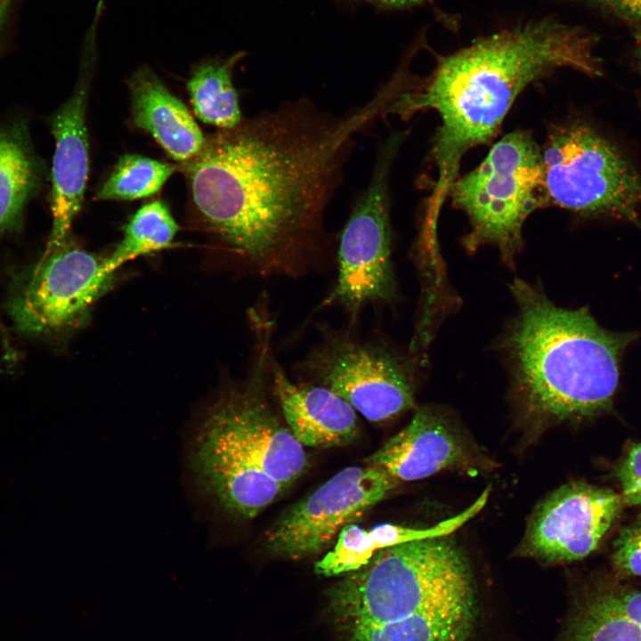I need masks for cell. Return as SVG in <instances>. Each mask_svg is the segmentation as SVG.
Returning <instances> with one entry per match:
<instances>
[{"label": "cell", "instance_id": "obj_4", "mask_svg": "<svg viewBox=\"0 0 641 641\" xmlns=\"http://www.w3.org/2000/svg\"><path fill=\"white\" fill-rule=\"evenodd\" d=\"M255 339L246 381L223 393L192 442L190 464L202 491L229 504L266 495L275 480L291 485L308 465L304 446L273 410L268 392L274 357V320L266 298L249 312Z\"/></svg>", "mask_w": 641, "mask_h": 641}, {"label": "cell", "instance_id": "obj_5", "mask_svg": "<svg viewBox=\"0 0 641 641\" xmlns=\"http://www.w3.org/2000/svg\"><path fill=\"white\" fill-rule=\"evenodd\" d=\"M473 595L467 560L449 535L381 549L329 591L349 626L396 621Z\"/></svg>", "mask_w": 641, "mask_h": 641}, {"label": "cell", "instance_id": "obj_29", "mask_svg": "<svg viewBox=\"0 0 641 641\" xmlns=\"http://www.w3.org/2000/svg\"><path fill=\"white\" fill-rule=\"evenodd\" d=\"M12 0H0V31L4 24Z\"/></svg>", "mask_w": 641, "mask_h": 641}, {"label": "cell", "instance_id": "obj_24", "mask_svg": "<svg viewBox=\"0 0 641 641\" xmlns=\"http://www.w3.org/2000/svg\"><path fill=\"white\" fill-rule=\"evenodd\" d=\"M585 599L641 625V591L601 577L582 592Z\"/></svg>", "mask_w": 641, "mask_h": 641}, {"label": "cell", "instance_id": "obj_22", "mask_svg": "<svg viewBox=\"0 0 641 641\" xmlns=\"http://www.w3.org/2000/svg\"><path fill=\"white\" fill-rule=\"evenodd\" d=\"M177 167L137 154L122 156L96 193L99 200H134L157 193Z\"/></svg>", "mask_w": 641, "mask_h": 641}, {"label": "cell", "instance_id": "obj_27", "mask_svg": "<svg viewBox=\"0 0 641 641\" xmlns=\"http://www.w3.org/2000/svg\"><path fill=\"white\" fill-rule=\"evenodd\" d=\"M606 12L619 19L641 24V0H574Z\"/></svg>", "mask_w": 641, "mask_h": 641}, {"label": "cell", "instance_id": "obj_17", "mask_svg": "<svg viewBox=\"0 0 641 641\" xmlns=\"http://www.w3.org/2000/svg\"><path fill=\"white\" fill-rule=\"evenodd\" d=\"M46 165L35 150L28 120H0V239L20 230L25 210L40 192Z\"/></svg>", "mask_w": 641, "mask_h": 641}, {"label": "cell", "instance_id": "obj_14", "mask_svg": "<svg viewBox=\"0 0 641 641\" xmlns=\"http://www.w3.org/2000/svg\"><path fill=\"white\" fill-rule=\"evenodd\" d=\"M365 462L381 467L399 482L416 481L443 470L476 471L475 458L442 415L416 410L410 423Z\"/></svg>", "mask_w": 641, "mask_h": 641}, {"label": "cell", "instance_id": "obj_16", "mask_svg": "<svg viewBox=\"0 0 641 641\" xmlns=\"http://www.w3.org/2000/svg\"><path fill=\"white\" fill-rule=\"evenodd\" d=\"M127 85L134 124L172 158L184 163L202 150L206 137L190 111L149 68L136 70Z\"/></svg>", "mask_w": 641, "mask_h": 641}, {"label": "cell", "instance_id": "obj_10", "mask_svg": "<svg viewBox=\"0 0 641 641\" xmlns=\"http://www.w3.org/2000/svg\"><path fill=\"white\" fill-rule=\"evenodd\" d=\"M320 340L299 364L313 385L326 387L373 422L415 404V384L406 361L384 342L349 330L319 326Z\"/></svg>", "mask_w": 641, "mask_h": 641}, {"label": "cell", "instance_id": "obj_13", "mask_svg": "<svg viewBox=\"0 0 641 641\" xmlns=\"http://www.w3.org/2000/svg\"><path fill=\"white\" fill-rule=\"evenodd\" d=\"M87 65L70 96L50 116L54 141L51 167L52 230L45 249L56 247L70 236L79 213L89 170L86 106L90 76Z\"/></svg>", "mask_w": 641, "mask_h": 641}, {"label": "cell", "instance_id": "obj_21", "mask_svg": "<svg viewBox=\"0 0 641 641\" xmlns=\"http://www.w3.org/2000/svg\"><path fill=\"white\" fill-rule=\"evenodd\" d=\"M179 226L160 200L139 208L123 227V237L107 256L118 270L126 263L172 247Z\"/></svg>", "mask_w": 641, "mask_h": 641}, {"label": "cell", "instance_id": "obj_18", "mask_svg": "<svg viewBox=\"0 0 641 641\" xmlns=\"http://www.w3.org/2000/svg\"><path fill=\"white\" fill-rule=\"evenodd\" d=\"M489 493L488 490L483 491L463 512L428 528L383 523L367 531L355 523H349L338 533L334 548L315 563L314 572L326 577L346 574L366 565L381 549L410 541L449 535L484 507Z\"/></svg>", "mask_w": 641, "mask_h": 641}, {"label": "cell", "instance_id": "obj_25", "mask_svg": "<svg viewBox=\"0 0 641 641\" xmlns=\"http://www.w3.org/2000/svg\"><path fill=\"white\" fill-rule=\"evenodd\" d=\"M612 561L619 573L641 577V514L620 531L613 544Z\"/></svg>", "mask_w": 641, "mask_h": 641}, {"label": "cell", "instance_id": "obj_1", "mask_svg": "<svg viewBox=\"0 0 641 641\" xmlns=\"http://www.w3.org/2000/svg\"><path fill=\"white\" fill-rule=\"evenodd\" d=\"M386 84L340 115L305 99L206 137L178 168L202 227L264 278H299L329 247L325 214L356 135L387 115Z\"/></svg>", "mask_w": 641, "mask_h": 641}, {"label": "cell", "instance_id": "obj_12", "mask_svg": "<svg viewBox=\"0 0 641 641\" xmlns=\"http://www.w3.org/2000/svg\"><path fill=\"white\" fill-rule=\"evenodd\" d=\"M624 505L613 490L585 482L564 484L535 507L519 552L546 563L583 559L597 548Z\"/></svg>", "mask_w": 641, "mask_h": 641}, {"label": "cell", "instance_id": "obj_2", "mask_svg": "<svg viewBox=\"0 0 641 641\" xmlns=\"http://www.w3.org/2000/svg\"><path fill=\"white\" fill-rule=\"evenodd\" d=\"M594 44L583 29L548 16L480 38L440 58L426 78L406 74L388 115L407 119L434 110L441 118L431 149L437 179L426 219L435 222L458 178L463 156L497 134L514 101L530 84L559 69L602 75Z\"/></svg>", "mask_w": 641, "mask_h": 641}, {"label": "cell", "instance_id": "obj_7", "mask_svg": "<svg viewBox=\"0 0 641 641\" xmlns=\"http://www.w3.org/2000/svg\"><path fill=\"white\" fill-rule=\"evenodd\" d=\"M541 148L524 131L511 132L497 142L473 171L451 184L453 205L468 218L471 231L464 245L475 250L496 247L512 264L521 249L527 217L541 207Z\"/></svg>", "mask_w": 641, "mask_h": 641}, {"label": "cell", "instance_id": "obj_26", "mask_svg": "<svg viewBox=\"0 0 641 641\" xmlns=\"http://www.w3.org/2000/svg\"><path fill=\"white\" fill-rule=\"evenodd\" d=\"M625 505L641 507V442L633 444L616 469Z\"/></svg>", "mask_w": 641, "mask_h": 641}, {"label": "cell", "instance_id": "obj_15", "mask_svg": "<svg viewBox=\"0 0 641 641\" xmlns=\"http://www.w3.org/2000/svg\"><path fill=\"white\" fill-rule=\"evenodd\" d=\"M272 392L296 440L314 448L340 446L358 434L355 410L329 389L311 383H294L274 358Z\"/></svg>", "mask_w": 641, "mask_h": 641}, {"label": "cell", "instance_id": "obj_20", "mask_svg": "<svg viewBox=\"0 0 641 641\" xmlns=\"http://www.w3.org/2000/svg\"><path fill=\"white\" fill-rule=\"evenodd\" d=\"M243 56L239 52L227 59L200 62L187 81L195 115L219 130L233 128L243 120L232 81L234 68Z\"/></svg>", "mask_w": 641, "mask_h": 641}, {"label": "cell", "instance_id": "obj_8", "mask_svg": "<svg viewBox=\"0 0 641 641\" xmlns=\"http://www.w3.org/2000/svg\"><path fill=\"white\" fill-rule=\"evenodd\" d=\"M403 137L393 133L380 143L369 183L355 201L338 241L337 280L321 306H341L352 322L365 306L391 302L396 296L389 177Z\"/></svg>", "mask_w": 641, "mask_h": 641}, {"label": "cell", "instance_id": "obj_3", "mask_svg": "<svg viewBox=\"0 0 641 641\" xmlns=\"http://www.w3.org/2000/svg\"><path fill=\"white\" fill-rule=\"evenodd\" d=\"M510 288L517 314L505 342L523 411L541 423L589 418L611 410L621 357L638 334L607 330L587 307H558L522 280Z\"/></svg>", "mask_w": 641, "mask_h": 641}, {"label": "cell", "instance_id": "obj_19", "mask_svg": "<svg viewBox=\"0 0 641 641\" xmlns=\"http://www.w3.org/2000/svg\"><path fill=\"white\" fill-rule=\"evenodd\" d=\"M475 596L380 625H352L353 641H466L475 620Z\"/></svg>", "mask_w": 641, "mask_h": 641}, {"label": "cell", "instance_id": "obj_11", "mask_svg": "<svg viewBox=\"0 0 641 641\" xmlns=\"http://www.w3.org/2000/svg\"><path fill=\"white\" fill-rule=\"evenodd\" d=\"M399 483L371 464L346 467L287 509L267 531L266 548L288 559L317 555Z\"/></svg>", "mask_w": 641, "mask_h": 641}, {"label": "cell", "instance_id": "obj_28", "mask_svg": "<svg viewBox=\"0 0 641 641\" xmlns=\"http://www.w3.org/2000/svg\"><path fill=\"white\" fill-rule=\"evenodd\" d=\"M379 4L390 9H402L422 4L426 0H376Z\"/></svg>", "mask_w": 641, "mask_h": 641}, {"label": "cell", "instance_id": "obj_30", "mask_svg": "<svg viewBox=\"0 0 641 641\" xmlns=\"http://www.w3.org/2000/svg\"><path fill=\"white\" fill-rule=\"evenodd\" d=\"M636 37H637V45L638 56H639L640 62H641V28H640L639 31L637 32Z\"/></svg>", "mask_w": 641, "mask_h": 641}, {"label": "cell", "instance_id": "obj_9", "mask_svg": "<svg viewBox=\"0 0 641 641\" xmlns=\"http://www.w3.org/2000/svg\"><path fill=\"white\" fill-rule=\"evenodd\" d=\"M117 269L69 238L45 249L15 279L7 312L15 329L28 336H56L83 326L96 302L112 287Z\"/></svg>", "mask_w": 641, "mask_h": 641}, {"label": "cell", "instance_id": "obj_6", "mask_svg": "<svg viewBox=\"0 0 641 641\" xmlns=\"http://www.w3.org/2000/svg\"><path fill=\"white\" fill-rule=\"evenodd\" d=\"M542 207L641 230V173L624 151L590 123L556 126L541 149Z\"/></svg>", "mask_w": 641, "mask_h": 641}, {"label": "cell", "instance_id": "obj_23", "mask_svg": "<svg viewBox=\"0 0 641 641\" xmlns=\"http://www.w3.org/2000/svg\"><path fill=\"white\" fill-rule=\"evenodd\" d=\"M564 641H641V625L580 596Z\"/></svg>", "mask_w": 641, "mask_h": 641}]
</instances>
